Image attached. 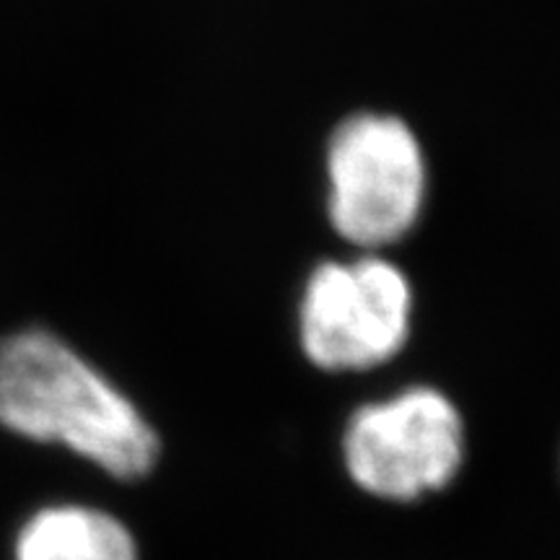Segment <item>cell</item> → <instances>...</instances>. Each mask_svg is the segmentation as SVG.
<instances>
[{
    "instance_id": "cell-2",
    "label": "cell",
    "mask_w": 560,
    "mask_h": 560,
    "mask_svg": "<svg viewBox=\"0 0 560 560\" xmlns=\"http://www.w3.org/2000/svg\"><path fill=\"white\" fill-rule=\"evenodd\" d=\"M327 170L332 223L348 242L380 247L416 223L425 172L405 122L380 115L348 120L335 132Z\"/></svg>"
},
{
    "instance_id": "cell-4",
    "label": "cell",
    "mask_w": 560,
    "mask_h": 560,
    "mask_svg": "<svg viewBox=\"0 0 560 560\" xmlns=\"http://www.w3.org/2000/svg\"><path fill=\"white\" fill-rule=\"evenodd\" d=\"M408 280L380 257L314 270L301 304V342L322 369H369L392 359L410 332Z\"/></svg>"
},
{
    "instance_id": "cell-3",
    "label": "cell",
    "mask_w": 560,
    "mask_h": 560,
    "mask_svg": "<svg viewBox=\"0 0 560 560\" xmlns=\"http://www.w3.org/2000/svg\"><path fill=\"white\" fill-rule=\"evenodd\" d=\"M462 418L436 389L416 387L350 418L346 465L369 493L412 501L444 488L462 462Z\"/></svg>"
},
{
    "instance_id": "cell-1",
    "label": "cell",
    "mask_w": 560,
    "mask_h": 560,
    "mask_svg": "<svg viewBox=\"0 0 560 560\" xmlns=\"http://www.w3.org/2000/svg\"><path fill=\"white\" fill-rule=\"evenodd\" d=\"M0 425L66 444L122 480L145 475L159 457L156 433L128 397L47 330L0 338Z\"/></svg>"
},
{
    "instance_id": "cell-5",
    "label": "cell",
    "mask_w": 560,
    "mask_h": 560,
    "mask_svg": "<svg viewBox=\"0 0 560 560\" xmlns=\"http://www.w3.org/2000/svg\"><path fill=\"white\" fill-rule=\"evenodd\" d=\"M16 560H138V550L115 516L89 506H52L24 524Z\"/></svg>"
}]
</instances>
